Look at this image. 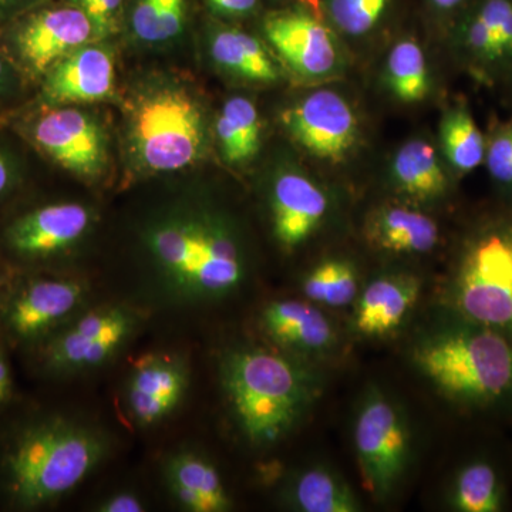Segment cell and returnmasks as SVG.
I'll list each match as a JSON object with an SVG mask.
<instances>
[{
	"mask_svg": "<svg viewBox=\"0 0 512 512\" xmlns=\"http://www.w3.org/2000/svg\"><path fill=\"white\" fill-rule=\"evenodd\" d=\"M9 84V69L6 64L5 57H3L2 49H0V94L8 89Z\"/></svg>",
	"mask_w": 512,
	"mask_h": 512,
	"instance_id": "40",
	"label": "cell"
},
{
	"mask_svg": "<svg viewBox=\"0 0 512 512\" xmlns=\"http://www.w3.org/2000/svg\"><path fill=\"white\" fill-rule=\"evenodd\" d=\"M19 2H22V0H0V12L18 5Z\"/></svg>",
	"mask_w": 512,
	"mask_h": 512,
	"instance_id": "42",
	"label": "cell"
},
{
	"mask_svg": "<svg viewBox=\"0 0 512 512\" xmlns=\"http://www.w3.org/2000/svg\"><path fill=\"white\" fill-rule=\"evenodd\" d=\"M269 45L291 72L309 82L338 76L345 66L338 36L315 13L284 10L265 19Z\"/></svg>",
	"mask_w": 512,
	"mask_h": 512,
	"instance_id": "13",
	"label": "cell"
},
{
	"mask_svg": "<svg viewBox=\"0 0 512 512\" xmlns=\"http://www.w3.org/2000/svg\"><path fill=\"white\" fill-rule=\"evenodd\" d=\"M97 37L92 20L74 5L37 10L18 23L12 42L26 72L45 77L60 60Z\"/></svg>",
	"mask_w": 512,
	"mask_h": 512,
	"instance_id": "14",
	"label": "cell"
},
{
	"mask_svg": "<svg viewBox=\"0 0 512 512\" xmlns=\"http://www.w3.org/2000/svg\"><path fill=\"white\" fill-rule=\"evenodd\" d=\"M10 352L12 350L6 345L5 340L0 338V413L18 400Z\"/></svg>",
	"mask_w": 512,
	"mask_h": 512,
	"instance_id": "35",
	"label": "cell"
},
{
	"mask_svg": "<svg viewBox=\"0 0 512 512\" xmlns=\"http://www.w3.org/2000/svg\"><path fill=\"white\" fill-rule=\"evenodd\" d=\"M440 144L447 163L460 174L484 164L487 138L464 104H454L440 121Z\"/></svg>",
	"mask_w": 512,
	"mask_h": 512,
	"instance_id": "28",
	"label": "cell"
},
{
	"mask_svg": "<svg viewBox=\"0 0 512 512\" xmlns=\"http://www.w3.org/2000/svg\"><path fill=\"white\" fill-rule=\"evenodd\" d=\"M302 291L309 301L342 308L356 298L359 281L355 266L345 259H328L303 279Z\"/></svg>",
	"mask_w": 512,
	"mask_h": 512,
	"instance_id": "29",
	"label": "cell"
},
{
	"mask_svg": "<svg viewBox=\"0 0 512 512\" xmlns=\"http://www.w3.org/2000/svg\"><path fill=\"white\" fill-rule=\"evenodd\" d=\"M16 181H18V175L15 167L10 163L8 156L0 150V202L13 191Z\"/></svg>",
	"mask_w": 512,
	"mask_h": 512,
	"instance_id": "38",
	"label": "cell"
},
{
	"mask_svg": "<svg viewBox=\"0 0 512 512\" xmlns=\"http://www.w3.org/2000/svg\"><path fill=\"white\" fill-rule=\"evenodd\" d=\"M329 212V198L319 184L299 170H286L275 178L271 190L272 227L285 249L305 244Z\"/></svg>",
	"mask_w": 512,
	"mask_h": 512,
	"instance_id": "17",
	"label": "cell"
},
{
	"mask_svg": "<svg viewBox=\"0 0 512 512\" xmlns=\"http://www.w3.org/2000/svg\"><path fill=\"white\" fill-rule=\"evenodd\" d=\"M392 178L399 191L419 201L437 200L448 187L446 168L439 151L421 137L406 141L396 151Z\"/></svg>",
	"mask_w": 512,
	"mask_h": 512,
	"instance_id": "23",
	"label": "cell"
},
{
	"mask_svg": "<svg viewBox=\"0 0 512 512\" xmlns=\"http://www.w3.org/2000/svg\"><path fill=\"white\" fill-rule=\"evenodd\" d=\"M413 360L441 393L458 402H493L512 389V345L484 326L421 340Z\"/></svg>",
	"mask_w": 512,
	"mask_h": 512,
	"instance_id": "4",
	"label": "cell"
},
{
	"mask_svg": "<svg viewBox=\"0 0 512 512\" xmlns=\"http://www.w3.org/2000/svg\"><path fill=\"white\" fill-rule=\"evenodd\" d=\"M114 59L106 47L84 45L49 70L43 99L50 104L92 103L114 92Z\"/></svg>",
	"mask_w": 512,
	"mask_h": 512,
	"instance_id": "18",
	"label": "cell"
},
{
	"mask_svg": "<svg viewBox=\"0 0 512 512\" xmlns=\"http://www.w3.org/2000/svg\"><path fill=\"white\" fill-rule=\"evenodd\" d=\"M40 151L70 173L94 178L106 167V138L82 110L60 107L43 113L30 128Z\"/></svg>",
	"mask_w": 512,
	"mask_h": 512,
	"instance_id": "15",
	"label": "cell"
},
{
	"mask_svg": "<svg viewBox=\"0 0 512 512\" xmlns=\"http://www.w3.org/2000/svg\"><path fill=\"white\" fill-rule=\"evenodd\" d=\"M144 245L153 268L148 291L165 308H205L228 299L247 281V256L237 234L212 212L167 215L146 229Z\"/></svg>",
	"mask_w": 512,
	"mask_h": 512,
	"instance_id": "2",
	"label": "cell"
},
{
	"mask_svg": "<svg viewBox=\"0 0 512 512\" xmlns=\"http://www.w3.org/2000/svg\"><path fill=\"white\" fill-rule=\"evenodd\" d=\"M333 26L349 37L370 35L382 23L390 0H325Z\"/></svg>",
	"mask_w": 512,
	"mask_h": 512,
	"instance_id": "32",
	"label": "cell"
},
{
	"mask_svg": "<svg viewBox=\"0 0 512 512\" xmlns=\"http://www.w3.org/2000/svg\"><path fill=\"white\" fill-rule=\"evenodd\" d=\"M92 210L79 202H52L20 212L0 231V259L12 269L49 271L93 227Z\"/></svg>",
	"mask_w": 512,
	"mask_h": 512,
	"instance_id": "9",
	"label": "cell"
},
{
	"mask_svg": "<svg viewBox=\"0 0 512 512\" xmlns=\"http://www.w3.org/2000/svg\"><path fill=\"white\" fill-rule=\"evenodd\" d=\"M261 133V116L254 101L247 97L225 101L217 120V137L228 164L251 161L261 146Z\"/></svg>",
	"mask_w": 512,
	"mask_h": 512,
	"instance_id": "26",
	"label": "cell"
},
{
	"mask_svg": "<svg viewBox=\"0 0 512 512\" xmlns=\"http://www.w3.org/2000/svg\"><path fill=\"white\" fill-rule=\"evenodd\" d=\"M261 328L275 345L298 355H319L335 345L332 322L316 306L296 299L266 305Z\"/></svg>",
	"mask_w": 512,
	"mask_h": 512,
	"instance_id": "20",
	"label": "cell"
},
{
	"mask_svg": "<svg viewBox=\"0 0 512 512\" xmlns=\"http://www.w3.org/2000/svg\"><path fill=\"white\" fill-rule=\"evenodd\" d=\"M94 510L99 512H143L147 505L134 491H117L103 498Z\"/></svg>",
	"mask_w": 512,
	"mask_h": 512,
	"instance_id": "36",
	"label": "cell"
},
{
	"mask_svg": "<svg viewBox=\"0 0 512 512\" xmlns=\"http://www.w3.org/2000/svg\"><path fill=\"white\" fill-rule=\"evenodd\" d=\"M211 56L225 72L251 83L279 79V69L256 37L238 29H221L211 37Z\"/></svg>",
	"mask_w": 512,
	"mask_h": 512,
	"instance_id": "24",
	"label": "cell"
},
{
	"mask_svg": "<svg viewBox=\"0 0 512 512\" xmlns=\"http://www.w3.org/2000/svg\"><path fill=\"white\" fill-rule=\"evenodd\" d=\"M141 320V312L128 303L89 306L25 357L30 370L42 379L63 380L93 372L126 349Z\"/></svg>",
	"mask_w": 512,
	"mask_h": 512,
	"instance_id": "6",
	"label": "cell"
},
{
	"mask_svg": "<svg viewBox=\"0 0 512 512\" xmlns=\"http://www.w3.org/2000/svg\"><path fill=\"white\" fill-rule=\"evenodd\" d=\"M456 302L468 319L512 336L510 229H491L471 242L458 269Z\"/></svg>",
	"mask_w": 512,
	"mask_h": 512,
	"instance_id": "8",
	"label": "cell"
},
{
	"mask_svg": "<svg viewBox=\"0 0 512 512\" xmlns=\"http://www.w3.org/2000/svg\"><path fill=\"white\" fill-rule=\"evenodd\" d=\"M457 52L477 76L512 72V0H474L454 32Z\"/></svg>",
	"mask_w": 512,
	"mask_h": 512,
	"instance_id": "16",
	"label": "cell"
},
{
	"mask_svg": "<svg viewBox=\"0 0 512 512\" xmlns=\"http://www.w3.org/2000/svg\"><path fill=\"white\" fill-rule=\"evenodd\" d=\"M90 295L76 276L8 268L0 285V338L25 356L89 308Z\"/></svg>",
	"mask_w": 512,
	"mask_h": 512,
	"instance_id": "5",
	"label": "cell"
},
{
	"mask_svg": "<svg viewBox=\"0 0 512 512\" xmlns=\"http://www.w3.org/2000/svg\"><path fill=\"white\" fill-rule=\"evenodd\" d=\"M282 123L299 147L326 163H342L360 141L355 107L332 89L313 90L303 96L284 111Z\"/></svg>",
	"mask_w": 512,
	"mask_h": 512,
	"instance_id": "11",
	"label": "cell"
},
{
	"mask_svg": "<svg viewBox=\"0 0 512 512\" xmlns=\"http://www.w3.org/2000/svg\"><path fill=\"white\" fill-rule=\"evenodd\" d=\"M212 8L228 16H244L256 8L258 0H208Z\"/></svg>",
	"mask_w": 512,
	"mask_h": 512,
	"instance_id": "37",
	"label": "cell"
},
{
	"mask_svg": "<svg viewBox=\"0 0 512 512\" xmlns=\"http://www.w3.org/2000/svg\"><path fill=\"white\" fill-rule=\"evenodd\" d=\"M370 244L393 254L421 255L439 245L436 221L402 204H386L370 214L366 222Z\"/></svg>",
	"mask_w": 512,
	"mask_h": 512,
	"instance_id": "22",
	"label": "cell"
},
{
	"mask_svg": "<svg viewBox=\"0 0 512 512\" xmlns=\"http://www.w3.org/2000/svg\"><path fill=\"white\" fill-rule=\"evenodd\" d=\"M222 394L235 426L251 446L286 439L319 393L315 375L301 362L274 350L229 349L218 366Z\"/></svg>",
	"mask_w": 512,
	"mask_h": 512,
	"instance_id": "3",
	"label": "cell"
},
{
	"mask_svg": "<svg viewBox=\"0 0 512 512\" xmlns=\"http://www.w3.org/2000/svg\"><path fill=\"white\" fill-rule=\"evenodd\" d=\"M131 131L137 156L151 171L184 170L204 150V114L180 89L168 87L144 97L134 111Z\"/></svg>",
	"mask_w": 512,
	"mask_h": 512,
	"instance_id": "7",
	"label": "cell"
},
{
	"mask_svg": "<svg viewBox=\"0 0 512 512\" xmlns=\"http://www.w3.org/2000/svg\"><path fill=\"white\" fill-rule=\"evenodd\" d=\"M301 2L306 3V5L311 6L313 13H315V15H318L319 10H320V5H322V0H301Z\"/></svg>",
	"mask_w": 512,
	"mask_h": 512,
	"instance_id": "41",
	"label": "cell"
},
{
	"mask_svg": "<svg viewBox=\"0 0 512 512\" xmlns=\"http://www.w3.org/2000/svg\"><path fill=\"white\" fill-rule=\"evenodd\" d=\"M190 382V365L181 353L164 350L138 357L121 392L127 420L141 430L161 426L183 406Z\"/></svg>",
	"mask_w": 512,
	"mask_h": 512,
	"instance_id": "12",
	"label": "cell"
},
{
	"mask_svg": "<svg viewBox=\"0 0 512 512\" xmlns=\"http://www.w3.org/2000/svg\"><path fill=\"white\" fill-rule=\"evenodd\" d=\"M110 453L100 427L55 410L0 413V507H53L92 476Z\"/></svg>",
	"mask_w": 512,
	"mask_h": 512,
	"instance_id": "1",
	"label": "cell"
},
{
	"mask_svg": "<svg viewBox=\"0 0 512 512\" xmlns=\"http://www.w3.org/2000/svg\"><path fill=\"white\" fill-rule=\"evenodd\" d=\"M384 83L394 99L402 103H420L429 96V62L417 40L406 37L394 43L384 63Z\"/></svg>",
	"mask_w": 512,
	"mask_h": 512,
	"instance_id": "27",
	"label": "cell"
},
{
	"mask_svg": "<svg viewBox=\"0 0 512 512\" xmlns=\"http://www.w3.org/2000/svg\"><path fill=\"white\" fill-rule=\"evenodd\" d=\"M284 497L302 512H356L360 503L342 478L322 466L309 467L286 485Z\"/></svg>",
	"mask_w": 512,
	"mask_h": 512,
	"instance_id": "25",
	"label": "cell"
},
{
	"mask_svg": "<svg viewBox=\"0 0 512 512\" xmlns=\"http://www.w3.org/2000/svg\"><path fill=\"white\" fill-rule=\"evenodd\" d=\"M453 498L458 511H500L501 491L494 468L485 463H474L464 468L457 478Z\"/></svg>",
	"mask_w": 512,
	"mask_h": 512,
	"instance_id": "31",
	"label": "cell"
},
{
	"mask_svg": "<svg viewBox=\"0 0 512 512\" xmlns=\"http://www.w3.org/2000/svg\"><path fill=\"white\" fill-rule=\"evenodd\" d=\"M163 480L168 493L181 510L227 512L231 495L218 468L194 448H180L164 460Z\"/></svg>",
	"mask_w": 512,
	"mask_h": 512,
	"instance_id": "19",
	"label": "cell"
},
{
	"mask_svg": "<svg viewBox=\"0 0 512 512\" xmlns=\"http://www.w3.org/2000/svg\"><path fill=\"white\" fill-rule=\"evenodd\" d=\"M185 15V0H137L131 12V28L143 42H167L180 35Z\"/></svg>",
	"mask_w": 512,
	"mask_h": 512,
	"instance_id": "30",
	"label": "cell"
},
{
	"mask_svg": "<svg viewBox=\"0 0 512 512\" xmlns=\"http://www.w3.org/2000/svg\"><path fill=\"white\" fill-rule=\"evenodd\" d=\"M92 20L97 37L110 35L117 26L124 0H67Z\"/></svg>",
	"mask_w": 512,
	"mask_h": 512,
	"instance_id": "34",
	"label": "cell"
},
{
	"mask_svg": "<svg viewBox=\"0 0 512 512\" xmlns=\"http://www.w3.org/2000/svg\"><path fill=\"white\" fill-rule=\"evenodd\" d=\"M6 271H8V266L3 264L2 259H0V285H2L3 278H5Z\"/></svg>",
	"mask_w": 512,
	"mask_h": 512,
	"instance_id": "43",
	"label": "cell"
},
{
	"mask_svg": "<svg viewBox=\"0 0 512 512\" xmlns=\"http://www.w3.org/2000/svg\"><path fill=\"white\" fill-rule=\"evenodd\" d=\"M429 2L433 5V8H436L439 12L447 13L463 8L468 0H429Z\"/></svg>",
	"mask_w": 512,
	"mask_h": 512,
	"instance_id": "39",
	"label": "cell"
},
{
	"mask_svg": "<svg viewBox=\"0 0 512 512\" xmlns=\"http://www.w3.org/2000/svg\"><path fill=\"white\" fill-rule=\"evenodd\" d=\"M410 433L403 414L379 390L367 394L355 424V448L363 485L384 500L399 484L410 457Z\"/></svg>",
	"mask_w": 512,
	"mask_h": 512,
	"instance_id": "10",
	"label": "cell"
},
{
	"mask_svg": "<svg viewBox=\"0 0 512 512\" xmlns=\"http://www.w3.org/2000/svg\"><path fill=\"white\" fill-rule=\"evenodd\" d=\"M419 295V279L412 275L377 278L357 301L353 325L366 338L389 335L403 325Z\"/></svg>",
	"mask_w": 512,
	"mask_h": 512,
	"instance_id": "21",
	"label": "cell"
},
{
	"mask_svg": "<svg viewBox=\"0 0 512 512\" xmlns=\"http://www.w3.org/2000/svg\"><path fill=\"white\" fill-rule=\"evenodd\" d=\"M484 164L495 183L512 190V121L498 124L487 138Z\"/></svg>",
	"mask_w": 512,
	"mask_h": 512,
	"instance_id": "33",
	"label": "cell"
}]
</instances>
